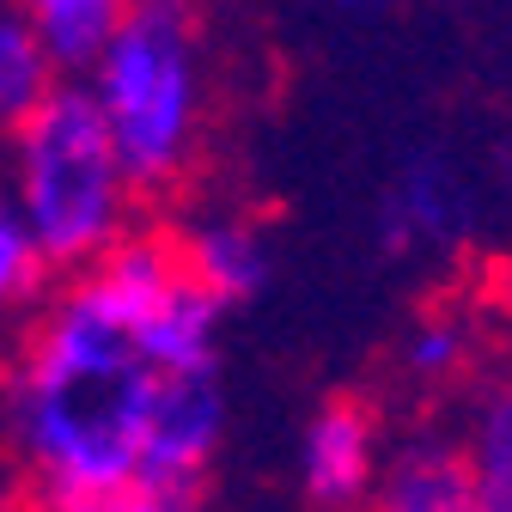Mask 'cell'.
<instances>
[{"label":"cell","instance_id":"cell-1","mask_svg":"<svg viewBox=\"0 0 512 512\" xmlns=\"http://www.w3.org/2000/svg\"><path fill=\"white\" fill-rule=\"evenodd\" d=\"M171 226H141L25 317L7 366V445L31 506L74 512L141 488L165 391L153 311L183 281Z\"/></svg>","mask_w":512,"mask_h":512},{"label":"cell","instance_id":"cell-2","mask_svg":"<svg viewBox=\"0 0 512 512\" xmlns=\"http://www.w3.org/2000/svg\"><path fill=\"white\" fill-rule=\"evenodd\" d=\"M86 92L135 196H177L208 141V49L196 13H183L177 0H135Z\"/></svg>","mask_w":512,"mask_h":512},{"label":"cell","instance_id":"cell-3","mask_svg":"<svg viewBox=\"0 0 512 512\" xmlns=\"http://www.w3.org/2000/svg\"><path fill=\"white\" fill-rule=\"evenodd\" d=\"M7 202L25 214L55 275H92L104 256L135 238V183L86 86H61L31 122L13 128V183Z\"/></svg>","mask_w":512,"mask_h":512},{"label":"cell","instance_id":"cell-4","mask_svg":"<svg viewBox=\"0 0 512 512\" xmlns=\"http://www.w3.org/2000/svg\"><path fill=\"white\" fill-rule=\"evenodd\" d=\"M482 202L452 153H409L378 196V244L397 256H445L476 238Z\"/></svg>","mask_w":512,"mask_h":512},{"label":"cell","instance_id":"cell-5","mask_svg":"<svg viewBox=\"0 0 512 512\" xmlns=\"http://www.w3.org/2000/svg\"><path fill=\"white\" fill-rule=\"evenodd\" d=\"M384 433L372 403L360 397H324L299 433V494L311 512H366V500L384 482Z\"/></svg>","mask_w":512,"mask_h":512},{"label":"cell","instance_id":"cell-6","mask_svg":"<svg viewBox=\"0 0 512 512\" xmlns=\"http://www.w3.org/2000/svg\"><path fill=\"white\" fill-rule=\"evenodd\" d=\"M226 439V384L220 366H196V372H171L159 409H153V433H147V464H141V488L177 494L189 500Z\"/></svg>","mask_w":512,"mask_h":512},{"label":"cell","instance_id":"cell-7","mask_svg":"<svg viewBox=\"0 0 512 512\" xmlns=\"http://www.w3.org/2000/svg\"><path fill=\"white\" fill-rule=\"evenodd\" d=\"M177 250H183V269L196 275L220 305H244L269 287L275 275V244L269 226L250 220L238 208H202V214H183L171 226Z\"/></svg>","mask_w":512,"mask_h":512},{"label":"cell","instance_id":"cell-8","mask_svg":"<svg viewBox=\"0 0 512 512\" xmlns=\"http://www.w3.org/2000/svg\"><path fill=\"white\" fill-rule=\"evenodd\" d=\"M366 512H476L470 452L452 439H433V433L403 439L391 464H384V482L366 500Z\"/></svg>","mask_w":512,"mask_h":512},{"label":"cell","instance_id":"cell-9","mask_svg":"<svg viewBox=\"0 0 512 512\" xmlns=\"http://www.w3.org/2000/svg\"><path fill=\"white\" fill-rule=\"evenodd\" d=\"M25 19H31L43 55L55 61V74L68 86H86L98 74V61L110 55L128 7L122 0H25Z\"/></svg>","mask_w":512,"mask_h":512},{"label":"cell","instance_id":"cell-10","mask_svg":"<svg viewBox=\"0 0 512 512\" xmlns=\"http://www.w3.org/2000/svg\"><path fill=\"white\" fill-rule=\"evenodd\" d=\"M61 86H68V80H61L55 61L43 55L25 7H7V13H0V122H7V128L31 122Z\"/></svg>","mask_w":512,"mask_h":512},{"label":"cell","instance_id":"cell-11","mask_svg":"<svg viewBox=\"0 0 512 512\" xmlns=\"http://www.w3.org/2000/svg\"><path fill=\"white\" fill-rule=\"evenodd\" d=\"M476 360V330L458 311H427L403 336V372L415 384H458Z\"/></svg>","mask_w":512,"mask_h":512},{"label":"cell","instance_id":"cell-12","mask_svg":"<svg viewBox=\"0 0 512 512\" xmlns=\"http://www.w3.org/2000/svg\"><path fill=\"white\" fill-rule=\"evenodd\" d=\"M55 287H61V275L49 263V250L37 244L25 214L7 202L0 208V299H7V311H37V305H49Z\"/></svg>","mask_w":512,"mask_h":512},{"label":"cell","instance_id":"cell-13","mask_svg":"<svg viewBox=\"0 0 512 512\" xmlns=\"http://www.w3.org/2000/svg\"><path fill=\"white\" fill-rule=\"evenodd\" d=\"M464 452H470V470L476 476H512V378L500 384V391L482 397Z\"/></svg>","mask_w":512,"mask_h":512},{"label":"cell","instance_id":"cell-14","mask_svg":"<svg viewBox=\"0 0 512 512\" xmlns=\"http://www.w3.org/2000/svg\"><path fill=\"white\" fill-rule=\"evenodd\" d=\"M98 512H189V500L159 494V488H135V494H122V500H110V506H98Z\"/></svg>","mask_w":512,"mask_h":512},{"label":"cell","instance_id":"cell-15","mask_svg":"<svg viewBox=\"0 0 512 512\" xmlns=\"http://www.w3.org/2000/svg\"><path fill=\"white\" fill-rule=\"evenodd\" d=\"M25 512H49V506H25ZM74 512H98V506H74Z\"/></svg>","mask_w":512,"mask_h":512}]
</instances>
